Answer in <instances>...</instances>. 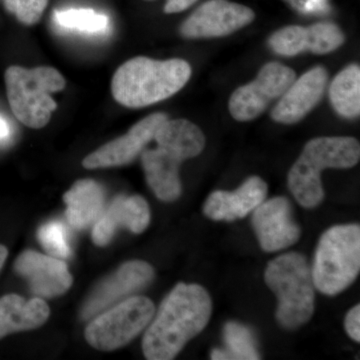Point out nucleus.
Masks as SVG:
<instances>
[{"label": "nucleus", "instance_id": "1", "mask_svg": "<svg viewBox=\"0 0 360 360\" xmlns=\"http://www.w3.org/2000/svg\"><path fill=\"white\" fill-rule=\"evenodd\" d=\"M212 298L198 284L180 283L163 300L142 340L148 360H172L210 322Z\"/></svg>", "mask_w": 360, "mask_h": 360}, {"label": "nucleus", "instance_id": "2", "mask_svg": "<svg viewBox=\"0 0 360 360\" xmlns=\"http://www.w3.org/2000/svg\"><path fill=\"white\" fill-rule=\"evenodd\" d=\"M191 75V65L184 59L155 60L139 56L115 71L111 94L116 103L125 108H146L174 96Z\"/></svg>", "mask_w": 360, "mask_h": 360}, {"label": "nucleus", "instance_id": "3", "mask_svg": "<svg viewBox=\"0 0 360 360\" xmlns=\"http://www.w3.org/2000/svg\"><path fill=\"white\" fill-rule=\"evenodd\" d=\"M359 142L354 137L311 139L288 174L290 191L303 207H316L324 200L321 170L354 167L359 163Z\"/></svg>", "mask_w": 360, "mask_h": 360}, {"label": "nucleus", "instance_id": "4", "mask_svg": "<svg viewBox=\"0 0 360 360\" xmlns=\"http://www.w3.org/2000/svg\"><path fill=\"white\" fill-rule=\"evenodd\" d=\"M265 283L276 295V319L283 328L304 326L314 312L315 286L311 267L304 255L288 252L269 262Z\"/></svg>", "mask_w": 360, "mask_h": 360}, {"label": "nucleus", "instance_id": "5", "mask_svg": "<svg viewBox=\"0 0 360 360\" xmlns=\"http://www.w3.org/2000/svg\"><path fill=\"white\" fill-rule=\"evenodd\" d=\"M7 98L15 117L30 129H39L51 120L58 108L51 94L65 89V77L51 66L27 70L11 66L6 75Z\"/></svg>", "mask_w": 360, "mask_h": 360}, {"label": "nucleus", "instance_id": "6", "mask_svg": "<svg viewBox=\"0 0 360 360\" xmlns=\"http://www.w3.org/2000/svg\"><path fill=\"white\" fill-rule=\"evenodd\" d=\"M359 271V224L330 227L315 251L311 269L315 288L323 295H340L354 283Z\"/></svg>", "mask_w": 360, "mask_h": 360}, {"label": "nucleus", "instance_id": "7", "mask_svg": "<svg viewBox=\"0 0 360 360\" xmlns=\"http://www.w3.org/2000/svg\"><path fill=\"white\" fill-rule=\"evenodd\" d=\"M155 314V304L149 298L132 296L90 322L85 329V340L96 349L113 352L134 340Z\"/></svg>", "mask_w": 360, "mask_h": 360}, {"label": "nucleus", "instance_id": "8", "mask_svg": "<svg viewBox=\"0 0 360 360\" xmlns=\"http://www.w3.org/2000/svg\"><path fill=\"white\" fill-rule=\"evenodd\" d=\"M295 71L278 63H269L250 84L239 87L229 101L234 120L250 122L262 115L271 101L281 98L295 82Z\"/></svg>", "mask_w": 360, "mask_h": 360}, {"label": "nucleus", "instance_id": "9", "mask_svg": "<svg viewBox=\"0 0 360 360\" xmlns=\"http://www.w3.org/2000/svg\"><path fill=\"white\" fill-rule=\"evenodd\" d=\"M155 149L142 153L141 161L146 181L156 198L172 202L181 194L179 167L182 161L193 158L191 151L162 134H155Z\"/></svg>", "mask_w": 360, "mask_h": 360}, {"label": "nucleus", "instance_id": "10", "mask_svg": "<svg viewBox=\"0 0 360 360\" xmlns=\"http://www.w3.org/2000/svg\"><path fill=\"white\" fill-rule=\"evenodd\" d=\"M255 20V13L241 4L227 0H208L180 27L186 39H212L238 32Z\"/></svg>", "mask_w": 360, "mask_h": 360}, {"label": "nucleus", "instance_id": "11", "mask_svg": "<svg viewBox=\"0 0 360 360\" xmlns=\"http://www.w3.org/2000/svg\"><path fill=\"white\" fill-rule=\"evenodd\" d=\"M168 116L165 113H153L135 123L127 134L90 153L82 161L86 169L122 167L129 165L137 158L149 142L153 141L156 130Z\"/></svg>", "mask_w": 360, "mask_h": 360}, {"label": "nucleus", "instance_id": "12", "mask_svg": "<svg viewBox=\"0 0 360 360\" xmlns=\"http://www.w3.org/2000/svg\"><path fill=\"white\" fill-rule=\"evenodd\" d=\"M252 225L262 250L266 252L285 250L302 236L295 224L288 198L283 196L264 201L253 210Z\"/></svg>", "mask_w": 360, "mask_h": 360}, {"label": "nucleus", "instance_id": "13", "mask_svg": "<svg viewBox=\"0 0 360 360\" xmlns=\"http://www.w3.org/2000/svg\"><path fill=\"white\" fill-rule=\"evenodd\" d=\"M14 270L30 283L37 297L52 298L65 293L72 285L73 278L63 259L25 250L16 258Z\"/></svg>", "mask_w": 360, "mask_h": 360}, {"label": "nucleus", "instance_id": "14", "mask_svg": "<svg viewBox=\"0 0 360 360\" xmlns=\"http://www.w3.org/2000/svg\"><path fill=\"white\" fill-rule=\"evenodd\" d=\"M155 278V269L148 262L132 260L125 262L117 271L106 279L85 303L82 316H94L117 300L146 288Z\"/></svg>", "mask_w": 360, "mask_h": 360}, {"label": "nucleus", "instance_id": "15", "mask_svg": "<svg viewBox=\"0 0 360 360\" xmlns=\"http://www.w3.org/2000/svg\"><path fill=\"white\" fill-rule=\"evenodd\" d=\"M328 80V71L321 66L307 71L298 79L295 78L272 110V120L284 124L302 120L321 101Z\"/></svg>", "mask_w": 360, "mask_h": 360}, {"label": "nucleus", "instance_id": "16", "mask_svg": "<svg viewBox=\"0 0 360 360\" xmlns=\"http://www.w3.org/2000/svg\"><path fill=\"white\" fill-rule=\"evenodd\" d=\"M150 222L148 201L141 195H120L97 219L92 229V241L105 246L112 240L120 227H125L135 234L142 233Z\"/></svg>", "mask_w": 360, "mask_h": 360}, {"label": "nucleus", "instance_id": "17", "mask_svg": "<svg viewBox=\"0 0 360 360\" xmlns=\"http://www.w3.org/2000/svg\"><path fill=\"white\" fill-rule=\"evenodd\" d=\"M266 195L267 184L264 180L251 176L236 191H217L210 194L203 205V212L215 221H234L253 212Z\"/></svg>", "mask_w": 360, "mask_h": 360}, {"label": "nucleus", "instance_id": "18", "mask_svg": "<svg viewBox=\"0 0 360 360\" xmlns=\"http://www.w3.org/2000/svg\"><path fill=\"white\" fill-rule=\"evenodd\" d=\"M51 310L42 298L26 300L22 296L7 295L0 298V340L11 333L33 330L44 326Z\"/></svg>", "mask_w": 360, "mask_h": 360}, {"label": "nucleus", "instance_id": "19", "mask_svg": "<svg viewBox=\"0 0 360 360\" xmlns=\"http://www.w3.org/2000/svg\"><path fill=\"white\" fill-rule=\"evenodd\" d=\"M65 217L73 229L82 231L101 217L105 202L103 186L92 179L77 180L63 195Z\"/></svg>", "mask_w": 360, "mask_h": 360}, {"label": "nucleus", "instance_id": "20", "mask_svg": "<svg viewBox=\"0 0 360 360\" xmlns=\"http://www.w3.org/2000/svg\"><path fill=\"white\" fill-rule=\"evenodd\" d=\"M329 98L338 115L355 118L360 113V68L349 65L340 71L329 87Z\"/></svg>", "mask_w": 360, "mask_h": 360}, {"label": "nucleus", "instance_id": "21", "mask_svg": "<svg viewBox=\"0 0 360 360\" xmlns=\"http://www.w3.org/2000/svg\"><path fill=\"white\" fill-rule=\"evenodd\" d=\"M224 340L229 360H257L260 359L257 341L248 326L229 321L224 328Z\"/></svg>", "mask_w": 360, "mask_h": 360}, {"label": "nucleus", "instance_id": "22", "mask_svg": "<svg viewBox=\"0 0 360 360\" xmlns=\"http://www.w3.org/2000/svg\"><path fill=\"white\" fill-rule=\"evenodd\" d=\"M309 30L303 26H286L270 37V49L283 56H295L309 51Z\"/></svg>", "mask_w": 360, "mask_h": 360}, {"label": "nucleus", "instance_id": "23", "mask_svg": "<svg viewBox=\"0 0 360 360\" xmlns=\"http://www.w3.org/2000/svg\"><path fill=\"white\" fill-rule=\"evenodd\" d=\"M58 25L84 32H98L108 27V18L96 13L94 9L72 8L54 13Z\"/></svg>", "mask_w": 360, "mask_h": 360}, {"label": "nucleus", "instance_id": "24", "mask_svg": "<svg viewBox=\"0 0 360 360\" xmlns=\"http://www.w3.org/2000/svg\"><path fill=\"white\" fill-rule=\"evenodd\" d=\"M309 51L326 54L335 51L345 42V35L338 25L331 22H319L309 26Z\"/></svg>", "mask_w": 360, "mask_h": 360}, {"label": "nucleus", "instance_id": "25", "mask_svg": "<svg viewBox=\"0 0 360 360\" xmlns=\"http://www.w3.org/2000/svg\"><path fill=\"white\" fill-rule=\"evenodd\" d=\"M40 245L51 257L66 259L70 257L71 248L68 243V231L65 225L58 221H51L42 225L37 232Z\"/></svg>", "mask_w": 360, "mask_h": 360}, {"label": "nucleus", "instance_id": "26", "mask_svg": "<svg viewBox=\"0 0 360 360\" xmlns=\"http://www.w3.org/2000/svg\"><path fill=\"white\" fill-rule=\"evenodd\" d=\"M9 13L16 16L25 25H37L41 18L49 0H4Z\"/></svg>", "mask_w": 360, "mask_h": 360}, {"label": "nucleus", "instance_id": "27", "mask_svg": "<svg viewBox=\"0 0 360 360\" xmlns=\"http://www.w3.org/2000/svg\"><path fill=\"white\" fill-rule=\"evenodd\" d=\"M345 328L347 333L356 342L360 341V305H355L345 317Z\"/></svg>", "mask_w": 360, "mask_h": 360}, {"label": "nucleus", "instance_id": "28", "mask_svg": "<svg viewBox=\"0 0 360 360\" xmlns=\"http://www.w3.org/2000/svg\"><path fill=\"white\" fill-rule=\"evenodd\" d=\"M293 6L304 13H326L328 9V0H290Z\"/></svg>", "mask_w": 360, "mask_h": 360}, {"label": "nucleus", "instance_id": "29", "mask_svg": "<svg viewBox=\"0 0 360 360\" xmlns=\"http://www.w3.org/2000/svg\"><path fill=\"white\" fill-rule=\"evenodd\" d=\"M198 0H167L165 6V13H177L186 11Z\"/></svg>", "mask_w": 360, "mask_h": 360}, {"label": "nucleus", "instance_id": "30", "mask_svg": "<svg viewBox=\"0 0 360 360\" xmlns=\"http://www.w3.org/2000/svg\"><path fill=\"white\" fill-rule=\"evenodd\" d=\"M9 135V127L4 118L0 117V139H6Z\"/></svg>", "mask_w": 360, "mask_h": 360}, {"label": "nucleus", "instance_id": "31", "mask_svg": "<svg viewBox=\"0 0 360 360\" xmlns=\"http://www.w3.org/2000/svg\"><path fill=\"white\" fill-rule=\"evenodd\" d=\"M7 257H8V250H7L6 246L0 245V270L6 264Z\"/></svg>", "mask_w": 360, "mask_h": 360}]
</instances>
